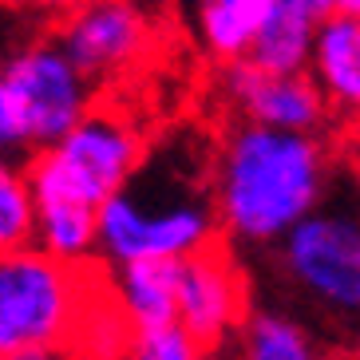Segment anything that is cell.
I'll return each mask as SVG.
<instances>
[{
    "label": "cell",
    "instance_id": "obj_19",
    "mask_svg": "<svg viewBox=\"0 0 360 360\" xmlns=\"http://www.w3.org/2000/svg\"><path fill=\"white\" fill-rule=\"evenodd\" d=\"M206 360H233V356H230V352H210Z\"/></svg>",
    "mask_w": 360,
    "mask_h": 360
},
{
    "label": "cell",
    "instance_id": "obj_14",
    "mask_svg": "<svg viewBox=\"0 0 360 360\" xmlns=\"http://www.w3.org/2000/svg\"><path fill=\"white\" fill-rule=\"evenodd\" d=\"M265 16H269V0H202L191 12L194 40L218 68L245 64L257 44Z\"/></svg>",
    "mask_w": 360,
    "mask_h": 360
},
{
    "label": "cell",
    "instance_id": "obj_4",
    "mask_svg": "<svg viewBox=\"0 0 360 360\" xmlns=\"http://www.w3.org/2000/svg\"><path fill=\"white\" fill-rule=\"evenodd\" d=\"M99 293V265H64L36 245L0 254V360L72 356Z\"/></svg>",
    "mask_w": 360,
    "mask_h": 360
},
{
    "label": "cell",
    "instance_id": "obj_15",
    "mask_svg": "<svg viewBox=\"0 0 360 360\" xmlns=\"http://www.w3.org/2000/svg\"><path fill=\"white\" fill-rule=\"evenodd\" d=\"M36 242V194L28 159L0 155V254L28 250Z\"/></svg>",
    "mask_w": 360,
    "mask_h": 360
},
{
    "label": "cell",
    "instance_id": "obj_18",
    "mask_svg": "<svg viewBox=\"0 0 360 360\" xmlns=\"http://www.w3.org/2000/svg\"><path fill=\"white\" fill-rule=\"evenodd\" d=\"M16 360H68V356H16Z\"/></svg>",
    "mask_w": 360,
    "mask_h": 360
},
{
    "label": "cell",
    "instance_id": "obj_13",
    "mask_svg": "<svg viewBox=\"0 0 360 360\" xmlns=\"http://www.w3.org/2000/svg\"><path fill=\"white\" fill-rule=\"evenodd\" d=\"M103 293L131 333H159L179 325V265L139 262L107 274Z\"/></svg>",
    "mask_w": 360,
    "mask_h": 360
},
{
    "label": "cell",
    "instance_id": "obj_11",
    "mask_svg": "<svg viewBox=\"0 0 360 360\" xmlns=\"http://www.w3.org/2000/svg\"><path fill=\"white\" fill-rule=\"evenodd\" d=\"M226 352L233 360H345L337 340L269 293H254V305Z\"/></svg>",
    "mask_w": 360,
    "mask_h": 360
},
{
    "label": "cell",
    "instance_id": "obj_7",
    "mask_svg": "<svg viewBox=\"0 0 360 360\" xmlns=\"http://www.w3.org/2000/svg\"><path fill=\"white\" fill-rule=\"evenodd\" d=\"M56 36L68 48L79 72L103 91V84H123L155 56L159 24L147 8L123 0H96L68 8L56 24Z\"/></svg>",
    "mask_w": 360,
    "mask_h": 360
},
{
    "label": "cell",
    "instance_id": "obj_10",
    "mask_svg": "<svg viewBox=\"0 0 360 360\" xmlns=\"http://www.w3.org/2000/svg\"><path fill=\"white\" fill-rule=\"evenodd\" d=\"M309 79L317 84L333 123L360 127V12L349 0H333L309 60Z\"/></svg>",
    "mask_w": 360,
    "mask_h": 360
},
{
    "label": "cell",
    "instance_id": "obj_1",
    "mask_svg": "<svg viewBox=\"0 0 360 360\" xmlns=\"http://www.w3.org/2000/svg\"><path fill=\"white\" fill-rule=\"evenodd\" d=\"M340 191V147L230 119L210 143V198L222 242L265 257Z\"/></svg>",
    "mask_w": 360,
    "mask_h": 360
},
{
    "label": "cell",
    "instance_id": "obj_16",
    "mask_svg": "<svg viewBox=\"0 0 360 360\" xmlns=\"http://www.w3.org/2000/svg\"><path fill=\"white\" fill-rule=\"evenodd\" d=\"M210 352L194 337H186L179 325L159 328V333H135L123 352V360H206Z\"/></svg>",
    "mask_w": 360,
    "mask_h": 360
},
{
    "label": "cell",
    "instance_id": "obj_17",
    "mask_svg": "<svg viewBox=\"0 0 360 360\" xmlns=\"http://www.w3.org/2000/svg\"><path fill=\"white\" fill-rule=\"evenodd\" d=\"M4 60H8V44L0 40V155H20L28 159L20 147V131L12 119V99H8V79H4Z\"/></svg>",
    "mask_w": 360,
    "mask_h": 360
},
{
    "label": "cell",
    "instance_id": "obj_12",
    "mask_svg": "<svg viewBox=\"0 0 360 360\" xmlns=\"http://www.w3.org/2000/svg\"><path fill=\"white\" fill-rule=\"evenodd\" d=\"M328 12L333 0H269V16L245 64L274 75H305Z\"/></svg>",
    "mask_w": 360,
    "mask_h": 360
},
{
    "label": "cell",
    "instance_id": "obj_9",
    "mask_svg": "<svg viewBox=\"0 0 360 360\" xmlns=\"http://www.w3.org/2000/svg\"><path fill=\"white\" fill-rule=\"evenodd\" d=\"M218 96L238 123L289 131V135H328L333 131V115L309 72L274 75L257 72L254 64H233L218 75Z\"/></svg>",
    "mask_w": 360,
    "mask_h": 360
},
{
    "label": "cell",
    "instance_id": "obj_5",
    "mask_svg": "<svg viewBox=\"0 0 360 360\" xmlns=\"http://www.w3.org/2000/svg\"><path fill=\"white\" fill-rule=\"evenodd\" d=\"M150 139L135 111L123 103H99L56 147L28 159L36 206H75L99 214L147 162Z\"/></svg>",
    "mask_w": 360,
    "mask_h": 360
},
{
    "label": "cell",
    "instance_id": "obj_20",
    "mask_svg": "<svg viewBox=\"0 0 360 360\" xmlns=\"http://www.w3.org/2000/svg\"><path fill=\"white\" fill-rule=\"evenodd\" d=\"M345 360H360V340H356V345H352V352H349V356H345Z\"/></svg>",
    "mask_w": 360,
    "mask_h": 360
},
{
    "label": "cell",
    "instance_id": "obj_6",
    "mask_svg": "<svg viewBox=\"0 0 360 360\" xmlns=\"http://www.w3.org/2000/svg\"><path fill=\"white\" fill-rule=\"evenodd\" d=\"M4 79H8L12 119L28 159L56 147L103 103V91L79 72L56 28H40V32L32 28L8 40Z\"/></svg>",
    "mask_w": 360,
    "mask_h": 360
},
{
    "label": "cell",
    "instance_id": "obj_2",
    "mask_svg": "<svg viewBox=\"0 0 360 360\" xmlns=\"http://www.w3.org/2000/svg\"><path fill=\"white\" fill-rule=\"evenodd\" d=\"M222 245L210 198V147L191 135L150 147L139 174L99 210L96 265L107 274L139 262H186Z\"/></svg>",
    "mask_w": 360,
    "mask_h": 360
},
{
    "label": "cell",
    "instance_id": "obj_3",
    "mask_svg": "<svg viewBox=\"0 0 360 360\" xmlns=\"http://www.w3.org/2000/svg\"><path fill=\"white\" fill-rule=\"evenodd\" d=\"M265 262V293L285 301L328 340H360V198L337 191L277 242Z\"/></svg>",
    "mask_w": 360,
    "mask_h": 360
},
{
    "label": "cell",
    "instance_id": "obj_8",
    "mask_svg": "<svg viewBox=\"0 0 360 360\" xmlns=\"http://www.w3.org/2000/svg\"><path fill=\"white\" fill-rule=\"evenodd\" d=\"M250 305H254V281L226 242L179 262V328L206 352L230 349Z\"/></svg>",
    "mask_w": 360,
    "mask_h": 360
}]
</instances>
